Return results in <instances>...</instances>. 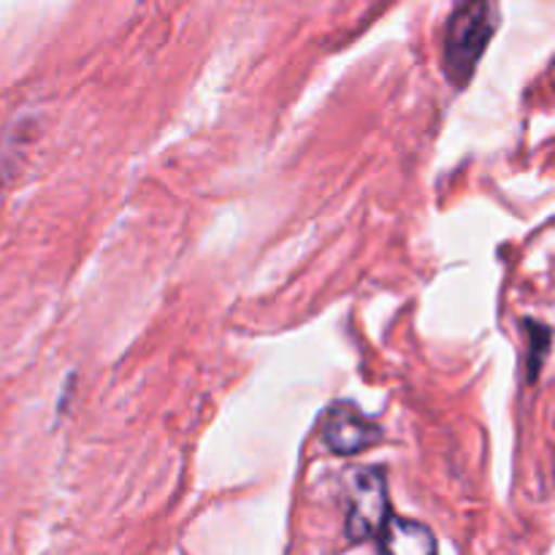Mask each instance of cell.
<instances>
[{
  "mask_svg": "<svg viewBox=\"0 0 555 555\" xmlns=\"http://www.w3.org/2000/svg\"><path fill=\"white\" fill-rule=\"evenodd\" d=\"M496 25L499 14L493 0H461L455 5L444 30V70L455 87L469 85Z\"/></svg>",
  "mask_w": 555,
  "mask_h": 555,
  "instance_id": "cell-1",
  "label": "cell"
},
{
  "mask_svg": "<svg viewBox=\"0 0 555 555\" xmlns=\"http://www.w3.org/2000/svg\"><path fill=\"white\" fill-rule=\"evenodd\" d=\"M390 520L388 482L379 469H366L356 477L347 513V537L352 542L379 540Z\"/></svg>",
  "mask_w": 555,
  "mask_h": 555,
  "instance_id": "cell-2",
  "label": "cell"
},
{
  "mask_svg": "<svg viewBox=\"0 0 555 555\" xmlns=\"http://www.w3.org/2000/svg\"><path fill=\"white\" fill-rule=\"evenodd\" d=\"M320 437H323V442L334 453L358 455L383 439V428L374 421H369L352 404L339 401L331 410H325L323 421H320Z\"/></svg>",
  "mask_w": 555,
  "mask_h": 555,
  "instance_id": "cell-3",
  "label": "cell"
},
{
  "mask_svg": "<svg viewBox=\"0 0 555 555\" xmlns=\"http://www.w3.org/2000/svg\"><path fill=\"white\" fill-rule=\"evenodd\" d=\"M379 547L399 555H428L437 551V540L426 526L415 520H388V526L379 534Z\"/></svg>",
  "mask_w": 555,
  "mask_h": 555,
  "instance_id": "cell-4",
  "label": "cell"
},
{
  "mask_svg": "<svg viewBox=\"0 0 555 555\" xmlns=\"http://www.w3.org/2000/svg\"><path fill=\"white\" fill-rule=\"evenodd\" d=\"M20 144H22L20 128L11 130L9 141H0V184L5 182V177H9L11 166H14V152H16V146H20Z\"/></svg>",
  "mask_w": 555,
  "mask_h": 555,
  "instance_id": "cell-5",
  "label": "cell"
},
{
  "mask_svg": "<svg viewBox=\"0 0 555 555\" xmlns=\"http://www.w3.org/2000/svg\"><path fill=\"white\" fill-rule=\"evenodd\" d=\"M537 334H540V336H534V339H531V356H529L531 379L537 377V372H540L542 356H545V350L551 347V331H547L545 325H540V328H537Z\"/></svg>",
  "mask_w": 555,
  "mask_h": 555,
  "instance_id": "cell-6",
  "label": "cell"
}]
</instances>
